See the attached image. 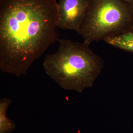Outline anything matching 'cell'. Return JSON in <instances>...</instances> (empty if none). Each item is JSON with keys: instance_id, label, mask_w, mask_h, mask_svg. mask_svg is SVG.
Instances as JSON below:
<instances>
[{"instance_id": "3", "label": "cell", "mask_w": 133, "mask_h": 133, "mask_svg": "<svg viewBox=\"0 0 133 133\" xmlns=\"http://www.w3.org/2000/svg\"><path fill=\"white\" fill-rule=\"evenodd\" d=\"M133 29V6L127 0H89L77 32L90 45Z\"/></svg>"}, {"instance_id": "5", "label": "cell", "mask_w": 133, "mask_h": 133, "mask_svg": "<svg viewBox=\"0 0 133 133\" xmlns=\"http://www.w3.org/2000/svg\"><path fill=\"white\" fill-rule=\"evenodd\" d=\"M104 41L116 48L133 52V29L119 35L106 38Z\"/></svg>"}, {"instance_id": "1", "label": "cell", "mask_w": 133, "mask_h": 133, "mask_svg": "<svg viewBox=\"0 0 133 133\" xmlns=\"http://www.w3.org/2000/svg\"><path fill=\"white\" fill-rule=\"evenodd\" d=\"M56 0H0V69L17 77L57 40Z\"/></svg>"}, {"instance_id": "2", "label": "cell", "mask_w": 133, "mask_h": 133, "mask_svg": "<svg viewBox=\"0 0 133 133\" xmlns=\"http://www.w3.org/2000/svg\"><path fill=\"white\" fill-rule=\"evenodd\" d=\"M57 40V51L46 55L44 60L45 73L65 90L81 92L92 85L100 73L102 59L84 43Z\"/></svg>"}, {"instance_id": "7", "label": "cell", "mask_w": 133, "mask_h": 133, "mask_svg": "<svg viewBox=\"0 0 133 133\" xmlns=\"http://www.w3.org/2000/svg\"><path fill=\"white\" fill-rule=\"evenodd\" d=\"M131 5L133 6V0H127Z\"/></svg>"}, {"instance_id": "4", "label": "cell", "mask_w": 133, "mask_h": 133, "mask_svg": "<svg viewBox=\"0 0 133 133\" xmlns=\"http://www.w3.org/2000/svg\"><path fill=\"white\" fill-rule=\"evenodd\" d=\"M89 0H59L57 27L78 30L85 15Z\"/></svg>"}, {"instance_id": "6", "label": "cell", "mask_w": 133, "mask_h": 133, "mask_svg": "<svg viewBox=\"0 0 133 133\" xmlns=\"http://www.w3.org/2000/svg\"><path fill=\"white\" fill-rule=\"evenodd\" d=\"M12 101L7 98L0 100V133L12 132L16 127L14 122L7 116V111Z\"/></svg>"}]
</instances>
